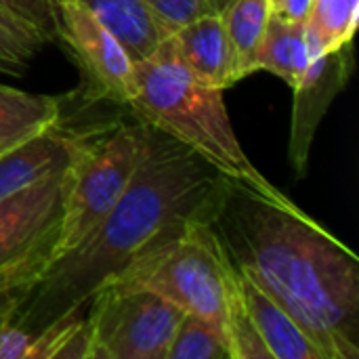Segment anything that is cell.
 <instances>
[{
    "label": "cell",
    "instance_id": "1",
    "mask_svg": "<svg viewBox=\"0 0 359 359\" xmlns=\"http://www.w3.org/2000/svg\"><path fill=\"white\" fill-rule=\"evenodd\" d=\"M227 189L191 149L147 126L143 158L120 200L76 248L48 263L11 324L34 337L80 311L145 252L196 221H212Z\"/></svg>",
    "mask_w": 359,
    "mask_h": 359
},
{
    "label": "cell",
    "instance_id": "2",
    "mask_svg": "<svg viewBox=\"0 0 359 359\" xmlns=\"http://www.w3.org/2000/svg\"><path fill=\"white\" fill-rule=\"evenodd\" d=\"M215 229L233 265L271 294L326 359L359 358V259L299 206L229 185Z\"/></svg>",
    "mask_w": 359,
    "mask_h": 359
},
{
    "label": "cell",
    "instance_id": "3",
    "mask_svg": "<svg viewBox=\"0 0 359 359\" xmlns=\"http://www.w3.org/2000/svg\"><path fill=\"white\" fill-rule=\"evenodd\" d=\"M128 109L139 122L191 149L229 185L280 206H297L242 149L223 90L198 82L183 67L168 38L156 53L135 63V95Z\"/></svg>",
    "mask_w": 359,
    "mask_h": 359
},
{
    "label": "cell",
    "instance_id": "4",
    "mask_svg": "<svg viewBox=\"0 0 359 359\" xmlns=\"http://www.w3.org/2000/svg\"><path fill=\"white\" fill-rule=\"evenodd\" d=\"M143 122L76 130L61 179V217L53 261L76 248L114 208L145 151Z\"/></svg>",
    "mask_w": 359,
    "mask_h": 359
},
{
    "label": "cell",
    "instance_id": "5",
    "mask_svg": "<svg viewBox=\"0 0 359 359\" xmlns=\"http://www.w3.org/2000/svg\"><path fill=\"white\" fill-rule=\"evenodd\" d=\"M212 221L187 225L137 259L114 282L151 290L183 313L204 318L223 334L238 267L229 259Z\"/></svg>",
    "mask_w": 359,
    "mask_h": 359
},
{
    "label": "cell",
    "instance_id": "6",
    "mask_svg": "<svg viewBox=\"0 0 359 359\" xmlns=\"http://www.w3.org/2000/svg\"><path fill=\"white\" fill-rule=\"evenodd\" d=\"M84 316L88 359H166L183 311L151 290L105 284Z\"/></svg>",
    "mask_w": 359,
    "mask_h": 359
},
{
    "label": "cell",
    "instance_id": "7",
    "mask_svg": "<svg viewBox=\"0 0 359 359\" xmlns=\"http://www.w3.org/2000/svg\"><path fill=\"white\" fill-rule=\"evenodd\" d=\"M57 42L76 63L84 97L128 107L135 95V61L130 55L80 0H57Z\"/></svg>",
    "mask_w": 359,
    "mask_h": 359
},
{
    "label": "cell",
    "instance_id": "8",
    "mask_svg": "<svg viewBox=\"0 0 359 359\" xmlns=\"http://www.w3.org/2000/svg\"><path fill=\"white\" fill-rule=\"evenodd\" d=\"M353 67V42L311 59L301 82L292 88V120L288 158L299 177L307 172L316 133L337 95L345 88Z\"/></svg>",
    "mask_w": 359,
    "mask_h": 359
},
{
    "label": "cell",
    "instance_id": "9",
    "mask_svg": "<svg viewBox=\"0 0 359 359\" xmlns=\"http://www.w3.org/2000/svg\"><path fill=\"white\" fill-rule=\"evenodd\" d=\"M63 168L0 202V267L46 244H55L61 217Z\"/></svg>",
    "mask_w": 359,
    "mask_h": 359
},
{
    "label": "cell",
    "instance_id": "10",
    "mask_svg": "<svg viewBox=\"0 0 359 359\" xmlns=\"http://www.w3.org/2000/svg\"><path fill=\"white\" fill-rule=\"evenodd\" d=\"M183 67L202 84L229 88L236 84V55L219 11H208L168 36Z\"/></svg>",
    "mask_w": 359,
    "mask_h": 359
},
{
    "label": "cell",
    "instance_id": "11",
    "mask_svg": "<svg viewBox=\"0 0 359 359\" xmlns=\"http://www.w3.org/2000/svg\"><path fill=\"white\" fill-rule=\"evenodd\" d=\"M238 273L246 309L271 359H326L305 328L271 294L240 269Z\"/></svg>",
    "mask_w": 359,
    "mask_h": 359
},
{
    "label": "cell",
    "instance_id": "12",
    "mask_svg": "<svg viewBox=\"0 0 359 359\" xmlns=\"http://www.w3.org/2000/svg\"><path fill=\"white\" fill-rule=\"evenodd\" d=\"M76 130L61 124L0 156V202L63 168Z\"/></svg>",
    "mask_w": 359,
    "mask_h": 359
},
{
    "label": "cell",
    "instance_id": "13",
    "mask_svg": "<svg viewBox=\"0 0 359 359\" xmlns=\"http://www.w3.org/2000/svg\"><path fill=\"white\" fill-rule=\"evenodd\" d=\"M124 46L135 63L147 59L170 36L145 0H80Z\"/></svg>",
    "mask_w": 359,
    "mask_h": 359
},
{
    "label": "cell",
    "instance_id": "14",
    "mask_svg": "<svg viewBox=\"0 0 359 359\" xmlns=\"http://www.w3.org/2000/svg\"><path fill=\"white\" fill-rule=\"evenodd\" d=\"M63 97L0 84V156L61 124Z\"/></svg>",
    "mask_w": 359,
    "mask_h": 359
},
{
    "label": "cell",
    "instance_id": "15",
    "mask_svg": "<svg viewBox=\"0 0 359 359\" xmlns=\"http://www.w3.org/2000/svg\"><path fill=\"white\" fill-rule=\"evenodd\" d=\"M311 63L305 23H290L269 15L252 74L269 72L294 88Z\"/></svg>",
    "mask_w": 359,
    "mask_h": 359
},
{
    "label": "cell",
    "instance_id": "16",
    "mask_svg": "<svg viewBox=\"0 0 359 359\" xmlns=\"http://www.w3.org/2000/svg\"><path fill=\"white\" fill-rule=\"evenodd\" d=\"M219 15L236 55L238 78L242 80L252 74V63L269 21V0H225Z\"/></svg>",
    "mask_w": 359,
    "mask_h": 359
},
{
    "label": "cell",
    "instance_id": "17",
    "mask_svg": "<svg viewBox=\"0 0 359 359\" xmlns=\"http://www.w3.org/2000/svg\"><path fill=\"white\" fill-rule=\"evenodd\" d=\"M358 21L359 0H311L305 21L309 57L316 59L353 42Z\"/></svg>",
    "mask_w": 359,
    "mask_h": 359
},
{
    "label": "cell",
    "instance_id": "18",
    "mask_svg": "<svg viewBox=\"0 0 359 359\" xmlns=\"http://www.w3.org/2000/svg\"><path fill=\"white\" fill-rule=\"evenodd\" d=\"M90 339L84 313H67L32 337L27 359H88Z\"/></svg>",
    "mask_w": 359,
    "mask_h": 359
},
{
    "label": "cell",
    "instance_id": "19",
    "mask_svg": "<svg viewBox=\"0 0 359 359\" xmlns=\"http://www.w3.org/2000/svg\"><path fill=\"white\" fill-rule=\"evenodd\" d=\"M53 248L55 244H46L15 263L0 267V328L11 324L29 297L32 288L53 261Z\"/></svg>",
    "mask_w": 359,
    "mask_h": 359
},
{
    "label": "cell",
    "instance_id": "20",
    "mask_svg": "<svg viewBox=\"0 0 359 359\" xmlns=\"http://www.w3.org/2000/svg\"><path fill=\"white\" fill-rule=\"evenodd\" d=\"M48 40L29 23L0 6V72L23 76Z\"/></svg>",
    "mask_w": 359,
    "mask_h": 359
},
{
    "label": "cell",
    "instance_id": "21",
    "mask_svg": "<svg viewBox=\"0 0 359 359\" xmlns=\"http://www.w3.org/2000/svg\"><path fill=\"white\" fill-rule=\"evenodd\" d=\"M223 339L229 351V359H271L246 309L244 294L240 288V273L229 292L225 322H223Z\"/></svg>",
    "mask_w": 359,
    "mask_h": 359
},
{
    "label": "cell",
    "instance_id": "22",
    "mask_svg": "<svg viewBox=\"0 0 359 359\" xmlns=\"http://www.w3.org/2000/svg\"><path fill=\"white\" fill-rule=\"evenodd\" d=\"M166 359H229V351L217 326L204 318L183 313L170 339Z\"/></svg>",
    "mask_w": 359,
    "mask_h": 359
},
{
    "label": "cell",
    "instance_id": "23",
    "mask_svg": "<svg viewBox=\"0 0 359 359\" xmlns=\"http://www.w3.org/2000/svg\"><path fill=\"white\" fill-rule=\"evenodd\" d=\"M0 6L34 25L48 42H57V0H0Z\"/></svg>",
    "mask_w": 359,
    "mask_h": 359
},
{
    "label": "cell",
    "instance_id": "24",
    "mask_svg": "<svg viewBox=\"0 0 359 359\" xmlns=\"http://www.w3.org/2000/svg\"><path fill=\"white\" fill-rule=\"evenodd\" d=\"M145 2L156 13V17L170 29V34L181 25L189 23L191 19L210 11L206 0H145Z\"/></svg>",
    "mask_w": 359,
    "mask_h": 359
},
{
    "label": "cell",
    "instance_id": "25",
    "mask_svg": "<svg viewBox=\"0 0 359 359\" xmlns=\"http://www.w3.org/2000/svg\"><path fill=\"white\" fill-rule=\"evenodd\" d=\"M32 334L15 324L0 328V359H27Z\"/></svg>",
    "mask_w": 359,
    "mask_h": 359
},
{
    "label": "cell",
    "instance_id": "26",
    "mask_svg": "<svg viewBox=\"0 0 359 359\" xmlns=\"http://www.w3.org/2000/svg\"><path fill=\"white\" fill-rule=\"evenodd\" d=\"M311 0H269V15L290 23H305Z\"/></svg>",
    "mask_w": 359,
    "mask_h": 359
},
{
    "label": "cell",
    "instance_id": "27",
    "mask_svg": "<svg viewBox=\"0 0 359 359\" xmlns=\"http://www.w3.org/2000/svg\"><path fill=\"white\" fill-rule=\"evenodd\" d=\"M206 4H208L210 11H219L225 4V0H206Z\"/></svg>",
    "mask_w": 359,
    "mask_h": 359
}]
</instances>
